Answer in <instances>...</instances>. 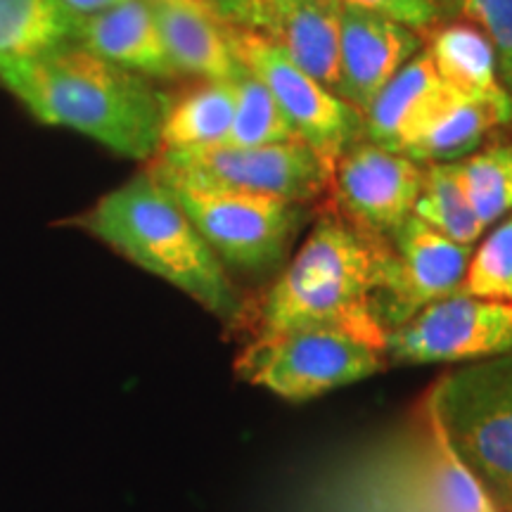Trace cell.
I'll list each match as a JSON object with an SVG mask.
<instances>
[{
	"label": "cell",
	"mask_w": 512,
	"mask_h": 512,
	"mask_svg": "<svg viewBox=\"0 0 512 512\" xmlns=\"http://www.w3.org/2000/svg\"><path fill=\"white\" fill-rule=\"evenodd\" d=\"M460 178L484 230L512 214V145L501 143L458 162Z\"/></svg>",
	"instance_id": "603a6c76"
},
{
	"label": "cell",
	"mask_w": 512,
	"mask_h": 512,
	"mask_svg": "<svg viewBox=\"0 0 512 512\" xmlns=\"http://www.w3.org/2000/svg\"><path fill=\"white\" fill-rule=\"evenodd\" d=\"M285 140H299L285 112L280 110L264 83L242 69L235 79V114L226 143L254 147L285 143Z\"/></svg>",
	"instance_id": "cb8c5ba5"
},
{
	"label": "cell",
	"mask_w": 512,
	"mask_h": 512,
	"mask_svg": "<svg viewBox=\"0 0 512 512\" xmlns=\"http://www.w3.org/2000/svg\"><path fill=\"white\" fill-rule=\"evenodd\" d=\"M150 174L162 181L219 185L306 204L330 188L332 166L304 140H285L254 147L221 143L159 152Z\"/></svg>",
	"instance_id": "52a82bcc"
},
{
	"label": "cell",
	"mask_w": 512,
	"mask_h": 512,
	"mask_svg": "<svg viewBox=\"0 0 512 512\" xmlns=\"http://www.w3.org/2000/svg\"><path fill=\"white\" fill-rule=\"evenodd\" d=\"M427 406L498 512H512V351L448 370Z\"/></svg>",
	"instance_id": "277c9868"
},
{
	"label": "cell",
	"mask_w": 512,
	"mask_h": 512,
	"mask_svg": "<svg viewBox=\"0 0 512 512\" xmlns=\"http://www.w3.org/2000/svg\"><path fill=\"white\" fill-rule=\"evenodd\" d=\"M230 41L242 69L271 91L297 138L311 145L330 166L361 140L366 133L361 112L297 67L271 38L261 31L230 27Z\"/></svg>",
	"instance_id": "ba28073f"
},
{
	"label": "cell",
	"mask_w": 512,
	"mask_h": 512,
	"mask_svg": "<svg viewBox=\"0 0 512 512\" xmlns=\"http://www.w3.org/2000/svg\"><path fill=\"white\" fill-rule=\"evenodd\" d=\"M384 256L387 240L368 238L339 214H325L266 292L256 337L335 328L384 349L387 332L375 316Z\"/></svg>",
	"instance_id": "7a4b0ae2"
},
{
	"label": "cell",
	"mask_w": 512,
	"mask_h": 512,
	"mask_svg": "<svg viewBox=\"0 0 512 512\" xmlns=\"http://www.w3.org/2000/svg\"><path fill=\"white\" fill-rule=\"evenodd\" d=\"M339 216L358 233L389 240L413 216L422 164L373 140H358L332 166Z\"/></svg>",
	"instance_id": "8fae6325"
},
{
	"label": "cell",
	"mask_w": 512,
	"mask_h": 512,
	"mask_svg": "<svg viewBox=\"0 0 512 512\" xmlns=\"http://www.w3.org/2000/svg\"><path fill=\"white\" fill-rule=\"evenodd\" d=\"M261 34L306 74L337 93L342 5L337 0H261Z\"/></svg>",
	"instance_id": "9a60e30c"
},
{
	"label": "cell",
	"mask_w": 512,
	"mask_h": 512,
	"mask_svg": "<svg viewBox=\"0 0 512 512\" xmlns=\"http://www.w3.org/2000/svg\"><path fill=\"white\" fill-rule=\"evenodd\" d=\"M420 48V34L406 24L342 5L337 95L363 117L375 95Z\"/></svg>",
	"instance_id": "7c38bea8"
},
{
	"label": "cell",
	"mask_w": 512,
	"mask_h": 512,
	"mask_svg": "<svg viewBox=\"0 0 512 512\" xmlns=\"http://www.w3.org/2000/svg\"><path fill=\"white\" fill-rule=\"evenodd\" d=\"M418 465V503L422 512H498L472 472L448 444L425 401V444Z\"/></svg>",
	"instance_id": "ac0fdd59"
},
{
	"label": "cell",
	"mask_w": 512,
	"mask_h": 512,
	"mask_svg": "<svg viewBox=\"0 0 512 512\" xmlns=\"http://www.w3.org/2000/svg\"><path fill=\"white\" fill-rule=\"evenodd\" d=\"M74 12L62 0H0V62L31 60L72 43Z\"/></svg>",
	"instance_id": "ffe728a7"
},
{
	"label": "cell",
	"mask_w": 512,
	"mask_h": 512,
	"mask_svg": "<svg viewBox=\"0 0 512 512\" xmlns=\"http://www.w3.org/2000/svg\"><path fill=\"white\" fill-rule=\"evenodd\" d=\"M384 366V349L368 339L335 328H306L254 337L235 358V375L285 401H311L368 380Z\"/></svg>",
	"instance_id": "5b68a950"
},
{
	"label": "cell",
	"mask_w": 512,
	"mask_h": 512,
	"mask_svg": "<svg viewBox=\"0 0 512 512\" xmlns=\"http://www.w3.org/2000/svg\"><path fill=\"white\" fill-rule=\"evenodd\" d=\"M512 351V304L463 290L432 302L384 335L392 366L472 363Z\"/></svg>",
	"instance_id": "9c48e42d"
},
{
	"label": "cell",
	"mask_w": 512,
	"mask_h": 512,
	"mask_svg": "<svg viewBox=\"0 0 512 512\" xmlns=\"http://www.w3.org/2000/svg\"><path fill=\"white\" fill-rule=\"evenodd\" d=\"M204 10H209L226 27L233 29H259L261 0H195Z\"/></svg>",
	"instance_id": "83f0119b"
},
{
	"label": "cell",
	"mask_w": 512,
	"mask_h": 512,
	"mask_svg": "<svg viewBox=\"0 0 512 512\" xmlns=\"http://www.w3.org/2000/svg\"><path fill=\"white\" fill-rule=\"evenodd\" d=\"M64 5H67L72 12H95V10H102V8H110V5L119 3V0H62Z\"/></svg>",
	"instance_id": "f1b7e54d"
},
{
	"label": "cell",
	"mask_w": 512,
	"mask_h": 512,
	"mask_svg": "<svg viewBox=\"0 0 512 512\" xmlns=\"http://www.w3.org/2000/svg\"><path fill=\"white\" fill-rule=\"evenodd\" d=\"M344 8H356L373 15L394 19L406 27L420 31L432 29L439 19L437 0H337Z\"/></svg>",
	"instance_id": "4316f807"
},
{
	"label": "cell",
	"mask_w": 512,
	"mask_h": 512,
	"mask_svg": "<svg viewBox=\"0 0 512 512\" xmlns=\"http://www.w3.org/2000/svg\"><path fill=\"white\" fill-rule=\"evenodd\" d=\"M176 74L202 81H233L242 74L230 27L195 0H147Z\"/></svg>",
	"instance_id": "2e32d148"
},
{
	"label": "cell",
	"mask_w": 512,
	"mask_h": 512,
	"mask_svg": "<svg viewBox=\"0 0 512 512\" xmlns=\"http://www.w3.org/2000/svg\"><path fill=\"white\" fill-rule=\"evenodd\" d=\"M235 114V79L204 81L166 110L159 152L226 143Z\"/></svg>",
	"instance_id": "d6986e66"
},
{
	"label": "cell",
	"mask_w": 512,
	"mask_h": 512,
	"mask_svg": "<svg viewBox=\"0 0 512 512\" xmlns=\"http://www.w3.org/2000/svg\"><path fill=\"white\" fill-rule=\"evenodd\" d=\"M456 100L458 95L439 79L430 57L420 50L375 95L363 112V128L368 140L403 152Z\"/></svg>",
	"instance_id": "4fadbf2b"
},
{
	"label": "cell",
	"mask_w": 512,
	"mask_h": 512,
	"mask_svg": "<svg viewBox=\"0 0 512 512\" xmlns=\"http://www.w3.org/2000/svg\"><path fill=\"white\" fill-rule=\"evenodd\" d=\"M72 43L143 76H176L147 0H119L95 12H74Z\"/></svg>",
	"instance_id": "5bb4252c"
},
{
	"label": "cell",
	"mask_w": 512,
	"mask_h": 512,
	"mask_svg": "<svg viewBox=\"0 0 512 512\" xmlns=\"http://www.w3.org/2000/svg\"><path fill=\"white\" fill-rule=\"evenodd\" d=\"M427 57L439 79L458 98L491 107L505 126L512 124V95L498 74L496 50L482 31L467 22L437 29L427 43Z\"/></svg>",
	"instance_id": "e0dca14e"
},
{
	"label": "cell",
	"mask_w": 512,
	"mask_h": 512,
	"mask_svg": "<svg viewBox=\"0 0 512 512\" xmlns=\"http://www.w3.org/2000/svg\"><path fill=\"white\" fill-rule=\"evenodd\" d=\"M413 216L458 245L475 247L484 235V226L479 223L460 178L458 162L422 166V188Z\"/></svg>",
	"instance_id": "7402d4cb"
},
{
	"label": "cell",
	"mask_w": 512,
	"mask_h": 512,
	"mask_svg": "<svg viewBox=\"0 0 512 512\" xmlns=\"http://www.w3.org/2000/svg\"><path fill=\"white\" fill-rule=\"evenodd\" d=\"M463 292L512 304V214L498 221L482 245L472 249Z\"/></svg>",
	"instance_id": "d4e9b609"
},
{
	"label": "cell",
	"mask_w": 512,
	"mask_h": 512,
	"mask_svg": "<svg viewBox=\"0 0 512 512\" xmlns=\"http://www.w3.org/2000/svg\"><path fill=\"white\" fill-rule=\"evenodd\" d=\"M157 181L176 197L221 264L240 273H266L283 264L304 219L302 204L278 197L219 185Z\"/></svg>",
	"instance_id": "8992f818"
},
{
	"label": "cell",
	"mask_w": 512,
	"mask_h": 512,
	"mask_svg": "<svg viewBox=\"0 0 512 512\" xmlns=\"http://www.w3.org/2000/svg\"><path fill=\"white\" fill-rule=\"evenodd\" d=\"M0 83L43 124L69 128L136 162L159 155L169 100L143 74L76 43L0 62Z\"/></svg>",
	"instance_id": "6da1fadb"
},
{
	"label": "cell",
	"mask_w": 512,
	"mask_h": 512,
	"mask_svg": "<svg viewBox=\"0 0 512 512\" xmlns=\"http://www.w3.org/2000/svg\"><path fill=\"white\" fill-rule=\"evenodd\" d=\"M107 247L188 294L223 323L242 316V297L185 209L150 171L107 192L81 219Z\"/></svg>",
	"instance_id": "3957f363"
},
{
	"label": "cell",
	"mask_w": 512,
	"mask_h": 512,
	"mask_svg": "<svg viewBox=\"0 0 512 512\" xmlns=\"http://www.w3.org/2000/svg\"><path fill=\"white\" fill-rule=\"evenodd\" d=\"M501 126H505L503 119L491 107L458 98L401 155L422 166L460 162L475 155L484 140Z\"/></svg>",
	"instance_id": "44dd1931"
},
{
	"label": "cell",
	"mask_w": 512,
	"mask_h": 512,
	"mask_svg": "<svg viewBox=\"0 0 512 512\" xmlns=\"http://www.w3.org/2000/svg\"><path fill=\"white\" fill-rule=\"evenodd\" d=\"M444 3L448 10L489 38L496 50L498 74L512 95V0H444Z\"/></svg>",
	"instance_id": "484cf974"
},
{
	"label": "cell",
	"mask_w": 512,
	"mask_h": 512,
	"mask_svg": "<svg viewBox=\"0 0 512 512\" xmlns=\"http://www.w3.org/2000/svg\"><path fill=\"white\" fill-rule=\"evenodd\" d=\"M472 249L411 216L387 240L375 316L384 332L399 328L432 302L463 290Z\"/></svg>",
	"instance_id": "30bf717a"
}]
</instances>
